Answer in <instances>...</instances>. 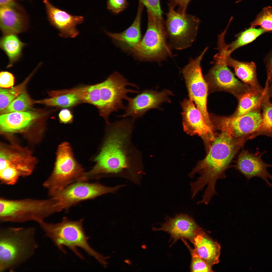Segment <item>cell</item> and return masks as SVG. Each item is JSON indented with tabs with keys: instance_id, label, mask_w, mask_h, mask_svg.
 Wrapping results in <instances>:
<instances>
[{
	"instance_id": "21",
	"label": "cell",
	"mask_w": 272,
	"mask_h": 272,
	"mask_svg": "<svg viewBox=\"0 0 272 272\" xmlns=\"http://www.w3.org/2000/svg\"><path fill=\"white\" fill-rule=\"evenodd\" d=\"M214 65L209 75L215 85L224 89L233 90L239 88L240 83L228 67L223 58L218 53L214 56Z\"/></svg>"
},
{
	"instance_id": "27",
	"label": "cell",
	"mask_w": 272,
	"mask_h": 272,
	"mask_svg": "<svg viewBox=\"0 0 272 272\" xmlns=\"http://www.w3.org/2000/svg\"><path fill=\"white\" fill-rule=\"evenodd\" d=\"M267 32L261 27L256 28L250 27L237 35L236 39L230 44L226 45L224 41L222 42L221 45V50L225 57L229 56L235 50L251 43L259 36Z\"/></svg>"
},
{
	"instance_id": "13",
	"label": "cell",
	"mask_w": 272,
	"mask_h": 272,
	"mask_svg": "<svg viewBox=\"0 0 272 272\" xmlns=\"http://www.w3.org/2000/svg\"><path fill=\"white\" fill-rule=\"evenodd\" d=\"M181 106L184 131L189 135H197L201 137L208 149L216 137L215 126L205 119L190 99H185Z\"/></svg>"
},
{
	"instance_id": "40",
	"label": "cell",
	"mask_w": 272,
	"mask_h": 272,
	"mask_svg": "<svg viewBox=\"0 0 272 272\" xmlns=\"http://www.w3.org/2000/svg\"><path fill=\"white\" fill-rule=\"evenodd\" d=\"M265 61L268 77L272 78V52L267 56Z\"/></svg>"
},
{
	"instance_id": "19",
	"label": "cell",
	"mask_w": 272,
	"mask_h": 272,
	"mask_svg": "<svg viewBox=\"0 0 272 272\" xmlns=\"http://www.w3.org/2000/svg\"><path fill=\"white\" fill-rule=\"evenodd\" d=\"M155 230L167 232L175 241L185 239L192 243L201 229L192 217L187 214H181L173 218H168L160 228Z\"/></svg>"
},
{
	"instance_id": "6",
	"label": "cell",
	"mask_w": 272,
	"mask_h": 272,
	"mask_svg": "<svg viewBox=\"0 0 272 272\" xmlns=\"http://www.w3.org/2000/svg\"><path fill=\"white\" fill-rule=\"evenodd\" d=\"M147 29L140 42L131 48L135 55L141 60L160 61L172 55L167 42L165 26L162 16L147 10Z\"/></svg>"
},
{
	"instance_id": "30",
	"label": "cell",
	"mask_w": 272,
	"mask_h": 272,
	"mask_svg": "<svg viewBox=\"0 0 272 272\" xmlns=\"http://www.w3.org/2000/svg\"><path fill=\"white\" fill-rule=\"evenodd\" d=\"M80 101L73 95L65 94L35 101V103L48 106L65 108L73 106L80 103Z\"/></svg>"
},
{
	"instance_id": "43",
	"label": "cell",
	"mask_w": 272,
	"mask_h": 272,
	"mask_svg": "<svg viewBox=\"0 0 272 272\" xmlns=\"http://www.w3.org/2000/svg\"><path fill=\"white\" fill-rule=\"evenodd\" d=\"M141 248L143 249H145V248H146L145 245H143V244L141 246Z\"/></svg>"
},
{
	"instance_id": "34",
	"label": "cell",
	"mask_w": 272,
	"mask_h": 272,
	"mask_svg": "<svg viewBox=\"0 0 272 272\" xmlns=\"http://www.w3.org/2000/svg\"><path fill=\"white\" fill-rule=\"evenodd\" d=\"M188 246L191 255V270L192 272H213L211 267L207 264L197 254L195 250Z\"/></svg>"
},
{
	"instance_id": "41",
	"label": "cell",
	"mask_w": 272,
	"mask_h": 272,
	"mask_svg": "<svg viewBox=\"0 0 272 272\" xmlns=\"http://www.w3.org/2000/svg\"><path fill=\"white\" fill-rule=\"evenodd\" d=\"M17 0H0V6H3L7 4L16 2Z\"/></svg>"
},
{
	"instance_id": "15",
	"label": "cell",
	"mask_w": 272,
	"mask_h": 272,
	"mask_svg": "<svg viewBox=\"0 0 272 272\" xmlns=\"http://www.w3.org/2000/svg\"><path fill=\"white\" fill-rule=\"evenodd\" d=\"M48 20L50 24L59 31L60 36L74 38L79 32L76 26L82 23L84 18L72 15L54 6L48 0H44Z\"/></svg>"
},
{
	"instance_id": "29",
	"label": "cell",
	"mask_w": 272,
	"mask_h": 272,
	"mask_svg": "<svg viewBox=\"0 0 272 272\" xmlns=\"http://www.w3.org/2000/svg\"><path fill=\"white\" fill-rule=\"evenodd\" d=\"M23 82L14 87L8 89L1 88L0 90V111L6 108L16 98L25 91L26 84L31 76Z\"/></svg>"
},
{
	"instance_id": "1",
	"label": "cell",
	"mask_w": 272,
	"mask_h": 272,
	"mask_svg": "<svg viewBox=\"0 0 272 272\" xmlns=\"http://www.w3.org/2000/svg\"><path fill=\"white\" fill-rule=\"evenodd\" d=\"M134 120L126 118L107 124L100 151L94 159L96 164L86 173L87 180L120 177L140 183L144 172L142 156L131 139Z\"/></svg>"
},
{
	"instance_id": "23",
	"label": "cell",
	"mask_w": 272,
	"mask_h": 272,
	"mask_svg": "<svg viewBox=\"0 0 272 272\" xmlns=\"http://www.w3.org/2000/svg\"><path fill=\"white\" fill-rule=\"evenodd\" d=\"M144 6L139 0L137 13L133 22L128 28L119 33L106 32L111 38L127 44L131 48L138 44L141 41V25L142 12Z\"/></svg>"
},
{
	"instance_id": "17",
	"label": "cell",
	"mask_w": 272,
	"mask_h": 272,
	"mask_svg": "<svg viewBox=\"0 0 272 272\" xmlns=\"http://www.w3.org/2000/svg\"><path fill=\"white\" fill-rule=\"evenodd\" d=\"M14 148H3L0 154V170L6 169L20 178L30 175L34 168L33 157L29 153Z\"/></svg>"
},
{
	"instance_id": "9",
	"label": "cell",
	"mask_w": 272,
	"mask_h": 272,
	"mask_svg": "<svg viewBox=\"0 0 272 272\" xmlns=\"http://www.w3.org/2000/svg\"><path fill=\"white\" fill-rule=\"evenodd\" d=\"M199 22L196 17L180 13L169 7L165 24L171 47L182 50L191 46L196 37Z\"/></svg>"
},
{
	"instance_id": "7",
	"label": "cell",
	"mask_w": 272,
	"mask_h": 272,
	"mask_svg": "<svg viewBox=\"0 0 272 272\" xmlns=\"http://www.w3.org/2000/svg\"><path fill=\"white\" fill-rule=\"evenodd\" d=\"M85 174L74 158L69 144L64 142L58 146L53 170L43 185L51 196L74 182L86 181Z\"/></svg>"
},
{
	"instance_id": "2",
	"label": "cell",
	"mask_w": 272,
	"mask_h": 272,
	"mask_svg": "<svg viewBox=\"0 0 272 272\" xmlns=\"http://www.w3.org/2000/svg\"><path fill=\"white\" fill-rule=\"evenodd\" d=\"M246 141L244 139L232 138L223 132L216 137L205 157L198 162L189 175L191 178L196 174L200 175L195 181L190 183L192 197L206 186L201 200L205 203H209L213 196L217 194L215 189L216 182L226 178L225 171Z\"/></svg>"
},
{
	"instance_id": "28",
	"label": "cell",
	"mask_w": 272,
	"mask_h": 272,
	"mask_svg": "<svg viewBox=\"0 0 272 272\" xmlns=\"http://www.w3.org/2000/svg\"><path fill=\"white\" fill-rule=\"evenodd\" d=\"M263 93L259 89L252 88L244 94L240 98L238 107L235 116H241L260 107L263 96L264 95Z\"/></svg>"
},
{
	"instance_id": "26",
	"label": "cell",
	"mask_w": 272,
	"mask_h": 272,
	"mask_svg": "<svg viewBox=\"0 0 272 272\" xmlns=\"http://www.w3.org/2000/svg\"><path fill=\"white\" fill-rule=\"evenodd\" d=\"M15 34L4 35L1 39L0 46L8 56L9 60L8 67L13 66L22 55L23 47L26 44L22 42Z\"/></svg>"
},
{
	"instance_id": "16",
	"label": "cell",
	"mask_w": 272,
	"mask_h": 272,
	"mask_svg": "<svg viewBox=\"0 0 272 272\" xmlns=\"http://www.w3.org/2000/svg\"><path fill=\"white\" fill-rule=\"evenodd\" d=\"M29 22L26 12L16 2L0 6V27L4 35L26 31Z\"/></svg>"
},
{
	"instance_id": "37",
	"label": "cell",
	"mask_w": 272,
	"mask_h": 272,
	"mask_svg": "<svg viewBox=\"0 0 272 272\" xmlns=\"http://www.w3.org/2000/svg\"><path fill=\"white\" fill-rule=\"evenodd\" d=\"M15 78L10 72L2 71L0 73V86L1 87L9 88L12 87L14 83Z\"/></svg>"
},
{
	"instance_id": "11",
	"label": "cell",
	"mask_w": 272,
	"mask_h": 272,
	"mask_svg": "<svg viewBox=\"0 0 272 272\" xmlns=\"http://www.w3.org/2000/svg\"><path fill=\"white\" fill-rule=\"evenodd\" d=\"M208 49V47L206 48L196 58H190L187 64L182 69V73L189 99L195 103L205 119L212 123L207 108L208 85L202 76L200 66L201 60Z\"/></svg>"
},
{
	"instance_id": "20",
	"label": "cell",
	"mask_w": 272,
	"mask_h": 272,
	"mask_svg": "<svg viewBox=\"0 0 272 272\" xmlns=\"http://www.w3.org/2000/svg\"><path fill=\"white\" fill-rule=\"evenodd\" d=\"M194 249L199 256L212 267L219 262L221 247L201 229L194 238L192 242Z\"/></svg>"
},
{
	"instance_id": "18",
	"label": "cell",
	"mask_w": 272,
	"mask_h": 272,
	"mask_svg": "<svg viewBox=\"0 0 272 272\" xmlns=\"http://www.w3.org/2000/svg\"><path fill=\"white\" fill-rule=\"evenodd\" d=\"M236 167L248 180L255 177L261 178L267 184L272 187V184L268 180L272 181V175L267 171L268 167L271 165L264 163L262 160L260 155H257L243 150L239 155Z\"/></svg>"
},
{
	"instance_id": "38",
	"label": "cell",
	"mask_w": 272,
	"mask_h": 272,
	"mask_svg": "<svg viewBox=\"0 0 272 272\" xmlns=\"http://www.w3.org/2000/svg\"><path fill=\"white\" fill-rule=\"evenodd\" d=\"M169 7L173 8L177 12L182 14L185 13L187 6L191 0H169Z\"/></svg>"
},
{
	"instance_id": "14",
	"label": "cell",
	"mask_w": 272,
	"mask_h": 272,
	"mask_svg": "<svg viewBox=\"0 0 272 272\" xmlns=\"http://www.w3.org/2000/svg\"><path fill=\"white\" fill-rule=\"evenodd\" d=\"M172 94L171 91L166 89L159 92L151 90H144L133 98L128 97L125 112L119 117H131L135 120L142 117L149 110L158 108L162 103L169 102L168 97Z\"/></svg>"
},
{
	"instance_id": "35",
	"label": "cell",
	"mask_w": 272,
	"mask_h": 272,
	"mask_svg": "<svg viewBox=\"0 0 272 272\" xmlns=\"http://www.w3.org/2000/svg\"><path fill=\"white\" fill-rule=\"evenodd\" d=\"M128 4L127 0H107V8L112 13L118 14L127 8Z\"/></svg>"
},
{
	"instance_id": "42",
	"label": "cell",
	"mask_w": 272,
	"mask_h": 272,
	"mask_svg": "<svg viewBox=\"0 0 272 272\" xmlns=\"http://www.w3.org/2000/svg\"><path fill=\"white\" fill-rule=\"evenodd\" d=\"M124 261L125 262L129 265H130L131 264V261L128 259H125L124 260Z\"/></svg>"
},
{
	"instance_id": "39",
	"label": "cell",
	"mask_w": 272,
	"mask_h": 272,
	"mask_svg": "<svg viewBox=\"0 0 272 272\" xmlns=\"http://www.w3.org/2000/svg\"><path fill=\"white\" fill-rule=\"evenodd\" d=\"M58 117L60 122L63 123H71L73 120V116L72 112L67 109H62L59 114Z\"/></svg>"
},
{
	"instance_id": "22",
	"label": "cell",
	"mask_w": 272,
	"mask_h": 272,
	"mask_svg": "<svg viewBox=\"0 0 272 272\" xmlns=\"http://www.w3.org/2000/svg\"><path fill=\"white\" fill-rule=\"evenodd\" d=\"M40 116L39 113L35 111L15 112L1 115V130L6 132L22 130L30 126Z\"/></svg>"
},
{
	"instance_id": "5",
	"label": "cell",
	"mask_w": 272,
	"mask_h": 272,
	"mask_svg": "<svg viewBox=\"0 0 272 272\" xmlns=\"http://www.w3.org/2000/svg\"><path fill=\"white\" fill-rule=\"evenodd\" d=\"M56 213L53 200L50 197L39 199L27 198L0 199V222L23 223L30 221L38 223Z\"/></svg>"
},
{
	"instance_id": "10",
	"label": "cell",
	"mask_w": 272,
	"mask_h": 272,
	"mask_svg": "<svg viewBox=\"0 0 272 272\" xmlns=\"http://www.w3.org/2000/svg\"><path fill=\"white\" fill-rule=\"evenodd\" d=\"M116 186L109 187L98 183L78 182L68 186L51 197L57 212L67 210L82 201L109 193H115Z\"/></svg>"
},
{
	"instance_id": "25",
	"label": "cell",
	"mask_w": 272,
	"mask_h": 272,
	"mask_svg": "<svg viewBox=\"0 0 272 272\" xmlns=\"http://www.w3.org/2000/svg\"><path fill=\"white\" fill-rule=\"evenodd\" d=\"M223 57L225 63L234 69L235 73L239 78L252 88L259 89L254 63L239 61L232 58L230 55Z\"/></svg>"
},
{
	"instance_id": "33",
	"label": "cell",
	"mask_w": 272,
	"mask_h": 272,
	"mask_svg": "<svg viewBox=\"0 0 272 272\" xmlns=\"http://www.w3.org/2000/svg\"><path fill=\"white\" fill-rule=\"evenodd\" d=\"M268 96L265 97L263 100L262 122L260 130L262 134L272 137V104Z\"/></svg>"
},
{
	"instance_id": "24",
	"label": "cell",
	"mask_w": 272,
	"mask_h": 272,
	"mask_svg": "<svg viewBox=\"0 0 272 272\" xmlns=\"http://www.w3.org/2000/svg\"><path fill=\"white\" fill-rule=\"evenodd\" d=\"M48 93L52 97L65 94H71L77 97L81 101L93 105L97 108L100 100L99 83L92 85L74 88L69 89L53 91Z\"/></svg>"
},
{
	"instance_id": "4",
	"label": "cell",
	"mask_w": 272,
	"mask_h": 272,
	"mask_svg": "<svg viewBox=\"0 0 272 272\" xmlns=\"http://www.w3.org/2000/svg\"><path fill=\"white\" fill-rule=\"evenodd\" d=\"M83 219L73 221L64 217L57 223H48L45 221L38 224L46 236L50 239L61 251L65 252L64 246L68 248L81 259L82 255L77 248H80L92 256L101 265L106 262V258L93 249L90 245L89 237L83 227Z\"/></svg>"
},
{
	"instance_id": "31",
	"label": "cell",
	"mask_w": 272,
	"mask_h": 272,
	"mask_svg": "<svg viewBox=\"0 0 272 272\" xmlns=\"http://www.w3.org/2000/svg\"><path fill=\"white\" fill-rule=\"evenodd\" d=\"M34 103L24 91L13 100L6 108L0 111L1 114L26 111L30 109Z\"/></svg>"
},
{
	"instance_id": "36",
	"label": "cell",
	"mask_w": 272,
	"mask_h": 272,
	"mask_svg": "<svg viewBox=\"0 0 272 272\" xmlns=\"http://www.w3.org/2000/svg\"><path fill=\"white\" fill-rule=\"evenodd\" d=\"M145 6L147 10L156 15L162 16V12L160 7V0H140Z\"/></svg>"
},
{
	"instance_id": "12",
	"label": "cell",
	"mask_w": 272,
	"mask_h": 272,
	"mask_svg": "<svg viewBox=\"0 0 272 272\" xmlns=\"http://www.w3.org/2000/svg\"><path fill=\"white\" fill-rule=\"evenodd\" d=\"M259 108H256L239 116L222 117L216 127L221 132L234 138L247 140L252 138L255 133H261L262 119Z\"/></svg>"
},
{
	"instance_id": "8",
	"label": "cell",
	"mask_w": 272,
	"mask_h": 272,
	"mask_svg": "<svg viewBox=\"0 0 272 272\" xmlns=\"http://www.w3.org/2000/svg\"><path fill=\"white\" fill-rule=\"evenodd\" d=\"M99 84L100 100L97 108L100 115L108 124L110 123L109 117L112 113L119 109H125L123 100H127L128 97L127 94L139 92L127 88V87H138L136 85L129 82L117 72L112 73L106 80Z\"/></svg>"
},
{
	"instance_id": "3",
	"label": "cell",
	"mask_w": 272,
	"mask_h": 272,
	"mask_svg": "<svg viewBox=\"0 0 272 272\" xmlns=\"http://www.w3.org/2000/svg\"><path fill=\"white\" fill-rule=\"evenodd\" d=\"M33 227H10L0 229V271H14L38 248Z\"/></svg>"
},
{
	"instance_id": "32",
	"label": "cell",
	"mask_w": 272,
	"mask_h": 272,
	"mask_svg": "<svg viewBox=\"0 0 272 272\" xmlns=\"http://www.w3.org/2000/svg\"><path fill=\"white\" fill-rule=\"evenodd\" d=\"M257 26L267 31H272V7L268 6L263 8L251 23L250 27Z\"/></svg>"
}]
</instances>
